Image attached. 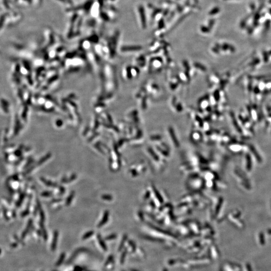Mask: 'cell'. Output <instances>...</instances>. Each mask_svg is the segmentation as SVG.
<instances>
[{
  "mask_svg": "<svg viewBox=\"0 0 271 271\" xmlns=\"http://www.w3.org/2000/svg\"><path fill=\"white\" fill-rule=\"evenodd\" d=\"M109 211H105L103 215V218L100 220V222L99 223L98 225V227L100 228L102 227L105 225L106 223L108 222L109 219Z\"/></svg>",
  "mask_w": 271,
  "mask_h": 271,
  "instance_id": "cell-1",
  "label": "cell"
},
{
  "mask_svg": "<svg viewBox=\"0 0 271 271\" xmlns=\"http://www.w3.org/2000/svg\"><path fill=\"white\" fill-rule=\"evenodd\" d=\"M58 236H59V233L57 230H55L54 231L53 234V238L52 242L51 244V250L52 251H54L56 249L57 246V240H58Z\"/></svg>",
  "mask_w": 271,
  "mask_h": 271,
  "instance_id": "cell-2",
  "label": "cell"
},
{
  "mask_svg": "<svg viewBox=\"0 0 271 271\" xmlns=\"http://www.w3.org/2000/svg\"><path fill=\"white\" fill-rule=\"evenodd\" d=\"M40 179H41V181L47 186L54 188L58 187L59 186V185L56 183L53 182L51 181L47 180L45 178L41 177Z\"/></svg>",
  "mask_w": 271,
  "mask_h": 271,
  "instance_id": "cell-3",
  "label": "cell"
},
{
  "mask_svg": "<svg viewBox=\"0 0 271 271\" xmlns=\"http://www.w3.org/2000/svg\"><path fill=\"white\" fill-rule=\"evenodd\" d=\"M77 178V175L76 174H73L69 178L66 177H63L61 180L62 183H69L75 180Z\"/></svg>",
  "mask_w": 271,
  "mask_h": 271,
  "instance_id": "cell-4",
  "label": "cell"
},
{
  "mask_svg": "<svg viewBox=\"0 0 271 271\" xmlns=\"http://www.w3.org/2000/svg\"><path fill=\"white\" fill-rule=\"evenodd\" d=\"M75 191H72L71 192L70 195L68 196L67 198L66 199L65 202V204L66 206H69L70 205L72 201H73V198L75 197Z\"/></svg>",
  "mask_w": 271,
  "mask_h": 271,
  "instance_id": "cell-5",
  "label": "cell"
},
{
  "mask_svg": "<svg viewBox=\"0 0 271 271\" xmlns=\"http://www.w3.org/2000/svg\"><path fill=\"white\" fill-rule=\"evenodd\" d=\"M97 239H98V242L99 243L100 247H102V249L104 251H107L108 250L107 245H105V243H104V241L103 239H102V236H101L100 234H98Z\"/></svg>",
  "mask_w": 271,
  "mask_h": 271,
  "instance_id": "cell-6",
  "label": "cell"
},
{
  "mask_svg": "<svg viewBox=\"0 0 271 271\" xmlns=\"http://www.w3.org/2000/svg\"><path fill=\"white\" fill-rule=\"evenodd\" d=\"M38 208L39 212H40V219H41V221L42 222H44L45 220V216L44 214V211L42 210V207H41V204L40 202L37 201Z\"/></svg>",
  "mask_w": 271,
  "mask_h": 271,
  "instance_id": "cell-7",
  "label": "cell"
},
{
  "mask_svg": "<svg viewBox=\"0 0 271 271\" xmlns=\"http://www.w3.org/2000/svg\"><path fill=\"white\" fill-rule=\"evenodd\" d=\"M51 157V153H48L45 156L42 157L41 159H40V160L37 163L38 165H41L44 163L48 160L50 159Z\"/></svg>",
  "mask_w": 271,
  "mask_h": 271,
  "instance_id": "cell-8",
  "label": "cell"
},
{
  "mask_svg": "<svg viewBox=\"0 0 271 271\" xmlns=\"http://www.w3.org/2000/svg\"><path fill=\"white\" fill-rule=\"evenodd\" d=\"M40 226L41 227V230H42V234L43 235V236H44V239L45 240H47L48 239V235L47 233V231L45 230V227H44V224H43V222L42 221H40Z\"/></svg>",
  "mask_w": 271,
  "mask_h": 271,
  "instance_id": "cell-9",
  "label": "cell"
},
{
  "mask_svg": "<svg viewBox=\"0 0 271 271\" xmlns=\"http://www.w3.org/2000/svg\"><path fill=\"white\" fill-rule=\"evenodd\" d=\"M140 15H141V19L142 23L143 24L144 26H145V13H144V9L142 7L140 8Z\"/></svg>",
  "mask_w": 271,
  "mask_h": 271,
  "instance_id": "cell-10",
  "label": "cell"
},
{
  "mask_svg": "<svg viewBox=\"0 0 271 271\" xmlns=\"http://www.w3.org/2000/svg\"><path fill=\"white\" fill-rule=\"evenodd\" d=\"M94 234V231L93 230H90V231H88L87 233L83 235L82 236V239L83 240H85L88 239L89 238H90L92 235Z\"/></svg>",
  "mask_w": 271,
  "mask_h": 271,
  "instance_id": "cell-11",
  "label": "cell"
},
{
  "mask_svg": "<svg viewBox=\"0 0 271 271\" xmlns=\"http://www.w3.org/2000/svg\"><path fill=\"white\" fill-rule=\"evenodd\" d=\"M102 199L104 201H111L113 199V197L111 195L109 194H104L101 197Z\"/></svg>",
  "mask_w": 271,
  "mask_h": 271,
  "instance_id": "cell-12",
  "label": "cell"
},
{
  "mask_svg": "<svg viewBox=\"0 0 271 271\" xmlns=\"http://www.w3.org/2000/svg\"><path fill=\"white\" fill-rule=\"evenodd\" d=\"M53 196V192L49 191H45L41 193V196L44 197H50Z\"/></svg>",
  "mask_w": 271,
  "mask_h": 271,
  "instance_id": "cell-13",
  "label": "cell"
},
{
  "mask_svg": "<svg viewBox=\"0 0 271 271\" xmlns=\"http://www.w3.org/2000/svg\"><path fill=\"white\" fill-rule=\"evenodd\" d=\"M65 253H62L59 260H58V262L56 263V266H60L62 263L63 262V260H64V258H65Z\"/></svg>",
  "mask_w": 271,
  "mask_h": 271,
  "instance_id": "cell-14",
  "label": "cell"
},
{
  "mask_svg": "<svg viewBox=\"0 0 271 271\" xmlns=\"http://www.w3.org/2000/svg\"><path fill=\"white\" fill-rule=\"evenodd\" d=\"M117 238V235L116 234H112L110 235H108L107 236V238H105V240H112L115 239Z\"/></svg>",
  "mask_w": 271,
  "mask_h": 271,
  "instance_id": "cell-15",
  "label": "cell"
},
{
  "mask_svg": "<svg viewBox=\"0 0 271 271\" xmlns=\"http://www.w3.org/2000/svg\"><path fill=\"white\" fill-rule=\"evenodd\" d=\"M58 187H59L60 194L61 195H63V194H64V193L65 192V188H64V187L62 186H59Z\"/></svg>",
  "mask_w": 271,
  "mask_h": 271,
  "instance_id": "cell-16",
  "label": "cell"
},
{
  "mask_svg": "<svg viewBox=\"0 0 271 271\" xmlns=\"http://www.w3.org/2000/svg\"><path fill=\"white\" fill-rule=\"evenodd\" d=\"M62 201H63V199L60 198H53V199H52L51 202L52 203H58V202H61Z\"/></svg>",
  "mask_w": 271,
  "mask_h": 271,
  "instance_id": "cell-17",
  "label": "cell"
},
{
  "mask_svg": "<svg viewBox=\"0 0 271 271\" xmlns=\"http://www.w3.org/2000/svg\"><path fill=\"white\" fill-rule=\"evenodd\" d=\"M112 259H113V256H109V258L107 259V262L105 263V266H107L108 264H109V263L111 262V261H112Z\"/></svg>",
  "mask_w": 271,
  "mask_h": 271,
  "instance_id": "cell-18",
  "label": "cell"
},
{
  "mask_svg": "<svg viewBox=\"0 0 271 271\" xmlns=\"http://www.w3.org/2000/svg\"><path fill=\"white\" fill-rule=\"evenodd\" d=\"M82 271V268H81L79 267H76V268L75 269V271Z\"/></svg>",
  "mask_w": 271,
  "mask_h": 271,
  "instance_id": "cell-19",
  "label": "cell"
}]
</instances>
